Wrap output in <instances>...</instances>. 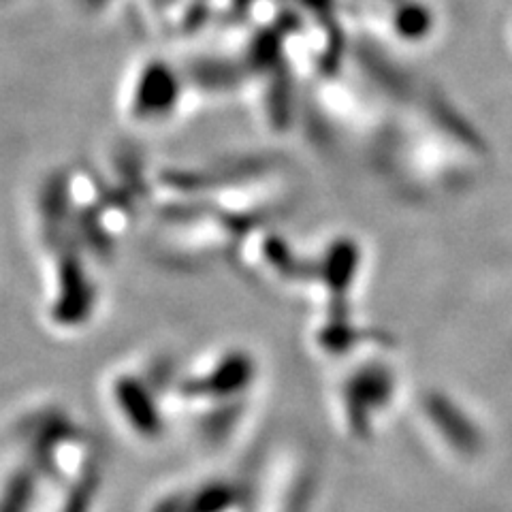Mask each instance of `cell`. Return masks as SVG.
Listing matches in <instances>:
<instances>
[{
    "instance_id": "obj_1",
    "label": "cell",
    "mask_w": 512,
    "mask_h": 512,
    "mask_svg": "<svg viewBox=\"0 0 512 512\" xmlns=\"http://www.w3.org/2000/svg\"><path fill=\"white\" fill-rule=\"evenodd\" d=\"M180 99V79L167 64L150 62L141 69L135 88L131 107L133 114L143 122H158L173 114Z\"/></svg>"
}]
</instances>
